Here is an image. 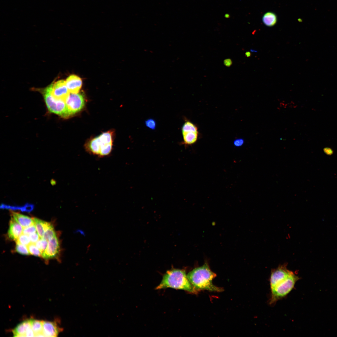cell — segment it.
<instances>
[{
	"label": "cell",
	"mask_w": 337,
	"mask_h": 337,
	"mask_svg": "<svg viewBox=\"0 0 337 337\" xmlns=\"http://www.w3.org/2000/svg\"><path fill=\"white\" fill-rule=\"evenodd\" d=\"M216 276V274L211 270L207 263L194 268L187 275L189 281L197 290L222 291H223L222 288L217 287L212 284V280Z\"/></svg>",
	"instance_id": "cell-1"
},
{
	"label": "cell",
	"mask_w": 337,
	"mask_h": 337,
	"mask_svg": "<svg viewBox=\"0 0 337 337\" xmlns=\"http://www.w3.org/2000/svg\"><path fill=\"white\" fill-rule=\"evenodd\" d=\"M168 288L183 290L194 294L198 292L189 281L185 271L178 269L168 271L163 276L161 281L156 287V289Z\"/></svg>",
	"instance_id": "cell-2"
},
{
	"label": "cell",
	"mask_w": 337,
	"mask_h": 337,
	"mask_svg": "<svg viewBox=\"0 0 337 337\" xmlns=\"http://www.w3.org/2000/svg\"><path fill=\"white\" fill-rule=\"evenodd\" d=\"M299 277L293 272L286 280L271 289L270 305H274L278 301L286 296L294 288Z\"/></svg>",
	"instance_id": "cell-3"
},
{
	"label": "cell",
	"mask_w": 337,
	"mask_h": 337,
	"mask_svg": "<svg viewBox=\"0 0 337 337\" xmlns=\"http://www.w3.org/2000/svg\"><path fill=\"white\" fill-rule=\"evenodd\" d=\"M51 84L42 90L45 103L49 110L63 117L71 116L65 101L55 98L51 94Z\"/></svg>",
	"instance_id": "cell-4"
},
{
	"label": "cell",
	"mask_w": 337,
	"mask_h": 337,
	"mask_svg": "<svg viewBox=\"0 0 337 337\" xmlns=\"http://www.w3.org/2000/svg\"><path fill=\"white\" fill-rule=\"evenodd\" d=\"M287 266L284 263L271 270L270 278L271 289L287 278L293 272L287 269Z\"/></svg>",
	"instance_id": "cell-5"
},
{
	"label": "cell",
	"mask_w": 337,
	"mask_h": 337,
	"mask_svg": "<svg viewBox=\"0 0 337 337\" xmlns=\"http://www.w3.org/2000/svg\"><path fill=\"white\" fill-rule=\"evenodd\" d=\"M65 102L71 115L80 111L85 105L84 97L81 93H71Z\"/></svg>",
	"instance_id": "cell-6"
},
{
	"label": "cell",
	"mask_w": 337,
	"mask_h": 337,
	"mask_svg": "<svg viewBox=\"0 0 337 337\" xmlns=\"http://www.w3.org/2000/svg\"><path fill=\"white\" fill-rule=\"evenodd\" d=\"M70 92L65 81L59 80L51 83V93L55 98L66 101Z\"/></svg>",
	"instance_id": "cell-7"
},
{
	"label": "cell",
	"mask_w": 337,
	"mask_h": 337,
	"mask_svg": "<svg viewBox=\"0 0 337 337\" xmlns=\"http://www.w3.org/2000/svg\"><path fill=\"white\" fill-rule=\"evenodd\" d=\"M60 251L59 242L55 236L48 241L47 247L42 257L46 259L55 258L58 256Z\"/></svg>",
	"instance_id": "cell-8"
},
{
	"label": "cell",
	"mask_w": 337,
	"mask_h": 337,
	"mask_svg": "<svg viewBox=\"0 0 337 337\" xmlns=\"http://www.w3.org/2000/svg\"><path fill=\"white\" fill-rule=\"evenodd\" d=\"M62 330L55 321L43 320V332L44 337H57Z\"/></svg>",
	"instance_id": "cell-9"
},
{
	"label": "cell",
	"mask_w": 337,
	"mask_h": 337,
	"mask_svg": "<svg viewBox=\"0 0 337 337\" xmlns=\"http://www.w3.org/2000/svg\"><path fill=\"white\" fill-rule=\"evenodd\" d=\"M66 83L69 92L71 93H77L82 85L81 78L78 76L72 75L66 79Z\"/></svg>",
	"instance_id": "cell-10"
},
{
	"label": "cell",
	"mask_w": 337,
	"mask_h": 337,
	"mask_svg": "<svg viewBox=\"0 0 337 337\" xmlns=\"http://www.w3.org/2000/svg\"><path fill=\"white\" fill-rule=\"evenodd\" d=\"M23 227L12 217L8 231L9 237L15 241L23 233Z\"/></svg>",
	"instance_id": "cell-11"
},
{
	"label": "cell",
	"mask_w": 337,
	"mask_h": 337,
	"mask_svg": "<svg viewBox=\"0 0 337 337\" xmlns=\"http://www.w3.org/2000/svg\"><path fill=\"white\" fill-rule=\"evenodd\" d=\"M31 320H27L18 324L12 330L15 337H26L28 331L32 329Z\"/></svg>",
	"instance_id": "cell-12"
},
{
	"label": "cell",
	"mask_w": 337,
	"mask_h": 337,
	"mask_svg": "<svg viewBox=\"0 0 337 337\" xmlns=\"http://www.w3.org/2000/svg\"><path fill=\"white\" fill-rule=\"evenodd\" d=\"M12 215L23 228L34 224L33 219L29 217L14 212H12Z\"/></svg>",
	"instance_id": "cell-13"
},
{
	"label": "cell",
	"mask_w": 337,
	"mask_h": 337,
	"mask_svg": "<svg viewBox=\"0 0 337 337\" xmlns=\"http://www.w3.org/2000/svg\"><path fill=\"white\" fill-rule=\"evenodd\" d=\"M37 233L42 238L45 231L51 225L50 223L36 218H33Z\"/></svg>",
	"instance_id": "cell-14"
},
{
	"label": "cell",
	"mask_w": 337,
	"mask_h": 337,
	"mask_svg": "<svg viewBox=\"0 0 337 337\" xmlns=\"http://www.w3.org/2000/svg\"><path fill=\"white\" fill-rule=\"evenodd\" d=\"M183 142L185 145H192L197 141L198 135V132L189 131L182 132Z\"/></svg>",
	"instance_id": "cell-15"
},
{
	"label": "cell",
	"mask_w": 337,
	"mask_h": 337,
	"mask_svg": "<svg viewBox=\"0 0 337 337\" xmlns=\"http://www.w3.org/2000/svg\"><path fill=\"white\" fill-rule=\"evenodd\" d=\"M32 328L35 337H44L43 332V320L31 319Z\"/></svg>",
	"instance_id": "cell-16"
},
{
	"label": "cell",
	"mask_w": 337,
	"mask_h": 337,
	"mask_svg": "<svg viewBox=\"0 0 337 337\" xmlns=\"http://www.w3.org/2000/svg\"><path fill=\"white\" fill-rule=\"evenodd\" d=\"M262 20L265 25L268 27H272L276 23L277 16L274 13L268 12L264 15Z\"/></svg>",
	"instance_id": "cell-17"
},
{
	"label": "cell",
	"mask_w": 337,
	"mask_h": 337,
	"mask_svg": "<svg viewBox=\"0 0 337 337\" xmlns=\"http://www.w3.org/2000/svg\"><path fill=\"white\" fill-rule=\"evenodd\" d=\"M189 131L198 132L197 126L192 122L189 120H186L183 124L182 128V132Z\"/></svg>",
	"instance_id": "cell-18"
},
{
	"label": "cell",
	"mask_w": 337,
	"mask_h": 337,
	"mask_svg": "<svg viewBox=\"0 0 337 337\" xmlns=\"http://www.w3.org/2000/svg\"><path fill=\"white\" fill-rule=\"evenodd\" d=\"M98 137L101 142L104 144H112V135L110 131L104 133Z\"/></svg>",
	"instance_id": "cell-19"
},
{
	"label": "cell",
	"mask_w": 337,
	"mask_h": 337,
	"mask_svg": "<svg viewBox=\"0 0 337 337\" xmlns=\"http://www.w3.org/2000/svg\"><path fill=\"white\" fill-rule=\"evenodd\" d=\"M56 236L54 228L51 225L45 232L43 238L47 241Z\"/></svg>",
	"instance_id": "cell-20"
},
{
	"label": "cell",
	"mask_w": 337,
	"mask_h": 337,
	"mask_svg": "<svg viewBox=\"0 0 337 337\" xmlns=\"http://www.w3.org/2000/svg\"><path fill=\"white\" fill-rule=\"evenodd\" d=\"M48 243L46 240L41 238L36 243V246L41 252L42 256L46 248Z\"/></svg>",
	"instance_id": "cell-21"
},
{
	"label": "cell",
	"mask_w": 337,
	"mask_h": 337,
	"mask_svg": "<svg viewBox=\"0 0 337 337\" xmlns=\"http://www.w3.org/2000/svg\"><path fill=\"white\" fill-rule=\"evenodd\" d=\"M27 247L30 254L37 256H42L41 252L35 243H30Z\"/></svg>",
	"instance_id": "cell-22"
},
{
	"label": "cell",
	"mask_w": 337,
	"mask_h": 337,
	"mask_svg": "<svg viewBox=\"0 0 337 337\" xmlns=\"http://www.w3.org/2000/svg\"><path fill=\"white\" fill-rule=\"evenodd\" d=\"M16 243H18L27 246L31 243L30 239L28 235L22 234L16 241Z\"/></svg>",
	"instance_id": "cell-23"
},
{
	"label": "cell",
	"mask_w": 337,
	"mask_h": 337,
	"mask_svg": "<svg viewBox=\"0 0 337 337\" xmlns=\"http://www.w3.org/2000/svg\"><path fill=\"white\" fill-rule=\"evenodd\" d=\"M16 243L15 249L17 252L24 255H28L30 254L27 246L18 243Z\"/></svg>",
	"instance_id": "cell-24"
},
{
	"label": "cell",
	"mask_w": 337,
	"mask_h": 337,
	"mask_svg": "<svg viewBox=\"0 0 337 337\" xmlns=\"http://www.w3.org/2000/svg\"><path fill=\"white\" fill-rule=\"evenodd\" d=\"M36 231L37 229L34 224L23 228L22 233L29 236L32 233L36 232Z\"/></svg>",
	"instance_id": "cell-25"
},
{
	"label": "cell",
	"mask_w": 337,
	"mask_h": 337,
	"mask_svg": "<svg viewBox=\"0 0 337 337\" xmlns=\"http://www.w3.org/2000/svg\"><path fill=\"white\" fill-rule=\"evenodd\" d=\"M146 126L151 129L154 130L156 127V122L155 120L152 119H149L146 120L145 122Z\"/></svg>",
	"instance_id": "cell-26"
},
{
	"label": "cell",
	"mask_w": 337,
	"mask_h": 337,
	"mask_svg": "<svg viewBox=\"0 0 337 337\" xmlns=\"http://www.w3.org/2000/svg\"><path fill=\"white\" fill-rule=\"evenodd\" d=\"M31 243H35L40 239V237L37 232H35L29 236Z\"/></svg>",
	"instance_id": "cell-27"
},
{
	"label": "cell",
	"mask_w": 337,
	"mask_h": 337,
	"mask_svg": "<svg viewBox=\"0 0 337 337\" xmlns=\"http://www.w3.org/2000/svg\"><path fill=\"white\" fill-rule=\"evenodd\" d=\"M244 143V140L242 139H239L234 140V145L237 147L241 146L243 145Z\"/></svg>",
	"instance_id": "cell-28"
},
{
	"label": "cell",
	"mask_w": 337,
	"mask_h": 337,
	"mask_svg": "<svg viewBox=\"0 0 337 337\" xmlns=\"http://www.w3.org/2000/svg\"><path fill=\"white\" fill-rule=\"evenodd\" d=\"M223 63L226 66L229 67L232 65V62L231 59L227 58L224 60Z\"/></svg>",
	"instance_id": "cell-29"
},
{
	"label": "cell",
	"mask_w": 337,
	"mask_h": 337,
	"mask_svg": "<svg viewBox=\"0 0 337 337\" xmlns=\"http://www.w3.org/2000/svg\"><path fill=\"white\" fill-rule=\"evenodd\" d=\"M245 56L247 57H249L251 56V53L249 51L246 52L245 53Z\"/></svg>",
	"instance_id": "cell-30"
},
{
	"label": "cell",
	"mask_w": 337,
	"mask_h": 337,
	"mask_svg": "<svg viewBox=\"0 0 337 337\" xmlns=\"http://www.w3.org/2000/svg\"><path fill=\"white\" fill-rule=\"evenodd\" d=\"M224 17L226 18H229L230 17V15L228 13H226L225 14Z\"/></svg>",
	"instance_id": "cell-31"
}]
</instances>
